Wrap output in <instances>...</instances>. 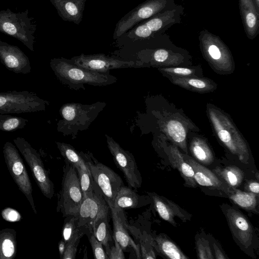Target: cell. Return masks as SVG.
Returning <instances> with one entry per match:
<instances>
[{
    "instance_id": "obj_1",
    "label": "cell",
    "mask_w": 259,
    "mask_h": 259,
    "mask_svg": "<svg viewBox=\"0 0 259 259\" xmlns=\"http://www.w3.org/2000/svg\"><path fill=\"white\" fill-rule=\"evenodd\" d=\"M50 67L58 79L74 90H85L84 84L106 86L117 81V78L109 72H98L76 65L63 57L52 59Z\"/></svg>"
},
{
    "instance_id": "obj_2",
    "label": "cell",
    "mask_w": 259,
    "mask_h": 259,
    "mask_svg": "<svg viewBox=\"0 0 259 259\" xmlns=\"http://www.w3.org/2000/svg\"><path fill=\"white\" fill-rule=\"evenodd\" d=\"M106 105L104 102L91 104H64L59 110L61 119L57 123L58 132L64 136H70L74 139L79 132L89 128Z\"/></svg>"
},
{
    "instance_id": "obj_3",
    "label": "cell",
    "mask_w": 259,
    "mask_h": 259,
    "mask_svg": "<svg viewBox=\"0 0 259 259\" xmlns=\"http://www.w3.org/2000/svg\"><path fill=\"white\" fill-rule=\"evenodd\" d=\"M207 112L220 141L240 160L247 162L249 156L247 145L230 117L211 105H208Z\"/></svg>"
},
{
    "instance_id": "obj_4",
    "label": "cell",
    "mask_w": 259,
    "mask_h": 259,
    "mask_svg": "<svg viewBox=\"0 0 259 259\" xmlns=\"http://www.w3.org/2000/svg\"><path fill=\"white\" fill-rule=\"evenodd\" d=\"M199 47L205 59L215 71L228 74L234 69V62L228 47L217 36L207 29L200 31Z\"/></svg>"
},
{
    "instance_id": "obj_5",
    "label": "cell",
    "mask_w": 259,
    "mask_h": 259,
    "mask_svg": "<svg viewBox=\"0 0 259 259\" xmlns=\"http://www.w3.org/2000/svg\"><path fill=\"white\" fill-rule=\"evenodd\" d=\"M36 25L33 17L29 16V10L14 12L9 9L0 11V32L18 39L31 51L35 37Z\"/></svg>"
},
{
    "instance_id": "obj_6",
    "label": "cell",
    "mask_w": 259,
    "mask_h": 259,
    "mask_svg": "<svg viewBox=\"0 0 259 259\" xmlns=\"http://www.w3.org/2000/svg\"><path fill=\"white\" fill-rule=\"evenodd\" d=\"M83 199L77 172L75 168L65 161L61 188L59 194L57 211L63 216H77L80 206Z\"/></svg>"
},
{
    "instance_id": "obj_7",
    "label": "cell",
    "mask_w": 259,
    "mask_h": 259,
    "mask_svg": "<svg viewBox=\"0 0 259 259\" xmlns=\"http://www.w3.org/2000/svg\"><path fill=\"white\" fill-rule=\"evenodd\" d=\"M81 153L90 169L93 180L109 206H113L119 189L124 185L120 177L112 169L99 162L92 153Z\"/></svg>"
},
{
    "instance_id": "obj_8",
    "label": "cell",
    "mask_w": 259,
    "mask_h": 259,
    "mask_svg": "<svg viewBox=\"0 0 259 259\" xmlns=\"http://www.w3.org/2000/svg\"><path fill=\"white\" fill-rule=\"evenodd\" d=\"M175 0H147L122 17L117 23L113 38L117 39L140 22L159 13L174 8Z\"/></svg>"
},
{
    "instance_id": "obj_9",
    "label": "cell",
    "mask_w": 259,
    "mask_h": 259,
    "mask_svg": "<svg viewBox=\"0 0 259 259\" xmlns=\"http://www.w3.org/2000/svg\"><path fill=\"white\" fill-rule=\"evenodd\" d=\"M48 101L33 92L12 91L0 92V114H20L44 111Z\"/></svg>"
},
{
    "instance_id": "obj_10",
    "label": "cell",
    "mask_w": 259,
    "mask_h": 259,
    "mask_svg": "<svg viewBox=\"0 0 259 259\" xmlns=\"http://www.w3.org/2000/svg\"><path fill=\"white\" fill-rule=\"evenodd\" d=\"M13 141L29 166L42 193L51 199L54 194V184L45 168L40 155L25 139L17 137Z\"/></svg>"
},
{
    "instance_id": "obj_11",
    "label": "cell",
    "mask_w": 259,
    "mask_h": 259,
    "mask_svg": "<svg viewBox=\"0 0 259 259\" xmlns=\"http://www.w3.org/2000/svg\"><path fill=\"white\" fill-rule=\"evenodd\" d=\"M3 154L8 169L17 185L30 203L33 211L36 214L32 197V185L24 164L16 146L7 142L3 147Z\"/></svg>"
},
{
    "instance_id": "obj_12",
    "label": "cell",
    "mask_w": 259,
    "mask_h": 259,
    "mask_svg": "<svg viewBox=\"0 0 259 259\" xmlns=\"http://www.w3.org/2000/svg\"><path fill=\"white\" fill-rule=\"evenodd\" d=\"M109 208L102 192L95 184L94 191L83 197L80 206L77 213L78 226L87 234L93 231L96 220L108 213Z\"/></svg>"
},
{
    "instance_id": "obj_13",
    "label": "cell",
    "mask_w": 259,
    "mask_h": 259,
    "mask_svg": "<svg viewBox=\"0 0 259 259\" xmlns=\"http://www.w3.org/2000/svg\"><path fill=\"white\" fill-rule=\"evenodd\" d=\"M108 149L113 156L115 164L122 172L130 188L141 187L142 178L135 159L131 152L123 149L109 135H105Z\"/></svg>"
},
{
    "instance_id": "obj_14",
    "label": "cell",
    "mask_w": 259,
    "mask_h": 259,
    "mask_svg": "<svg viewBox=\"0 0 259 259\" xmlns=\"http://www.w3.org/2000/svg\"><path fill=\"white\" fill-rule=\"evenodd\" d=\"M69 60L76 65L98 72H107L114 69L136 68L147 65L141 61L121 60L109 57L103 54H81Z\"/></svg>"
},
{
    "instance_id": "obj_15",
    "label": "cell",
    "mask_w": 259,
    "mask_h": 259,
    "mask_svg": "<svg viewBox=\"0 0 259 259\" xmlns=\"http://www.w3.org/2000/svg\"><path fill=\"white\" fill-rule=\"evenodd\" d=\"M223 211L234 239L240 246L249 249L253 240V228L245 216L235 207L223 205Z\"/></svg>"
},
{
    "instance_id": "obj_16",
    "label": "cell",
    "mask_w": 259,
    "mask_h": 259,
    "mask_svg": "<svg viewBox=\"0 0 259 259\" xmlns=\"http://www.w3.org/2000/svg\"><path fill=\"white\" fill-rule=\"evenodd\" d=\"M0 61L8 70L17 74H26L31 67L28 57L17 46L0 40Z\"/></svg>"
},
{
    "instance_id": "obj_17",
    "label": "cell",
    "mask_w": 259,
    "mask_h": 259,
    "mask_svg": "<svg viewBox=\"0 0 259 259\" xmlns=\"http://www.w3.org/2000/svg\"><path fill=\"white\" fill-rule=\"evenodd\" d=\"M184 8L181 5L156 14L143 21L156 35H160L176 24H180Z\"/></svg>"
},
{
    "instance_id": "obj_18",
    "label": "cell",
    "mask_w": 259,
    "mask_h": 259,
    "mask_svg": "<svg viewBox=\"0 0 259 259\" xmlns=\"http://www.w3.org/2000/svg\"><path fill=\"white\" fill-rule=\"evenodd\" d=\"M186 161L192 166L196 183L199 185L214 188L228 195L232 188L228 186L213 171L190 157L187 154H183Z\"/></svg>"
},
{
    "instance_id": "obj_19",
    "label": "cell",
    "mask_w": 259,
    "mask_h": 259,
    "mask_svg": "<svg viewBox=\"0 0 259 259\" xmlns=\"http://www.w3.org/2000/svg\"><path fill=\"white\" fill-rule=\"evenodd\" d=\"M148 194L159 216L173 226H176V218L184 222L190 220L189 213L166 198L153 192H148Z\"/></svg>"
},
{
    "instance_id": "obj_20",
    "label": "cell",
    "mask_w": 259,
    "mask_h": 259,
    "mask_svg": "<svg viewBox=\"0 0 259 259\" xmlns=\"http://www.w3.org/2000/svg\"><path fill=\"white\" fill-rule=\"evenodd\" d=\"M238 5L246 35L252 40L259 33V11L253 0H238Z\"/></svg>"
},
{
    "instance_id": "obj_21",
    "label": "cell",
    "mask_w": 259,
    "mask_h": 259,
    "mask_svg": "<svg viewBox=\"0 0 259 259\" xmlns=\"http://www.w3.org/2000/svg\"><path fill=\"white\" fill-rule=\"evenodd\" d=\"M59 16L65 21L79 25L82 21L86 0H50Z\"/></svg>"
},
{
    "instance_id": "obj_22",
    "label": "cell",
    "mask_w": 259,
    "mask_h": 259,
    "mask_svg": "<svg viewBox=\"0 0 259 259\" xmlns=\"http://www.w3.org/2000/svg\"><path fill=\"white\" fill-rule=\"evenodd\" d=\"M109 208L111 209L113 225L112 237L118 243L123 250L131 246L136 250L138 258H140L139 249L131 238L126 230L127 224L124 217L123 209H115L112 206H109Z\"/></svg>"
},
{
    "instance_id": "obj_23",
    "label": "cell",
    "mask_w": 259,
    "mask_h": 259,
    "mask_svg": "<svg viewBox=\"0 0 259 259\" xmlns=\"http://www.w3.org/2000/svg\"><path fill=\"white\" fill-rule=\"evenodd\" d=\"M175 84L187 90L201 93L213 92L216 83L212 80L197 76H179L163 73Z\"/></svg>"
},
{
    "instance_id": "obj_24",
    "label": "cell",
    "mask_w": 259,
    "mask_h": 259,
    "mask_svg": "<svg viewBox=\"0 0 259 259\" xmlns=\"http://www.w3.org/2000/svg\"><path fill=\"white\" fill-rule=\"evenodd\" d=\"M168 158L171 165L178 170L185 182L187 187H196L197 183L194 177L192 166L186 161L183 154L175 145H170L167 150Z\"/></svg>"
},
{
    "instance_id": "obj_25",
    "label": "cell",
    "mask_w": 259,
    "mask_h": 259,
    "mask_svg": "<svg viewBox=\"0 0 259 259\" xmlns=\"http://www.w3.org/2000/svg\"><path fill=\"white\" fill-rule=\"evenodd\" d=\"M147 197L141 196L131 188L122 186L118 191L113 206L115 209L136 208L148 203Z\"/></svg>"
},
{
    "instance_id": "obj_26",
    "label": "cell",
    "mask_w": 259,
    "mask_h": 259,
    "mask_svg": "<svg viewBox=\"0 0 259 259\" xmlns=\"http://www.w3.org/2000/svg\"><path fill=\"white\" fill-rule=\"evenodd\" d=\"M152 244L157 251L167 258H188L173 241L164 235L160 234L152 239Z\"/></svg>"
},
{
    "instance_id": "obj_27",
    "label": "cell",
    "mask_w": 259,
    "mask_h": 259,
    "mask_svg": "<svg viewBox=\"0 0 259 259\" xmlns=\"http://www.w3.org/2000/svg\"><path fill=\"white\" fill-rule=\"evenodd\" d=\"M235 204L246 211L257 212L258 195L232 188L227 195Z\"/></svg>"
},
{
    "instance_id": "obj_28",
    "label": "cell",
    "mask_w": 259,
    "mask_h": 259,
    "mask_svg": "<svg viewBox=\"0 0 259 259\" xmlns=\"http://www.w3.org/2000/svg\"><path fill=\"white\" fill-rule=\"evenodd\" d=\"M163 127L170 139L187 153L186 131L182 123L179 120L170 119L164 123Z\"/></svg>"
},
{
    "instance_id": "obj_29",
    "label": "cell",
    "mask_w": 259,
    "mask_h": 259,
    "mask_svg": "<svg viewBox=\"0 0 259 259\" xmlns=\"http://www.w3.org/2000/svg\"><path fill=\"white\" fill-rule=\"evenodd\" d=\"M177 55V54L174 53L172 50L163 47L143 50L138 53V57L144 63H162L166 62L170 59H174Z\"/></svg>"
},
{
    "instance_id": "obj_30",
    "label": "cell",
    "mask_w": 259,
    "mask_h": 259,
    "mask_svg": "<svg viewBox=\"0 0 259 259\" xmlns=\"http://www.w3.org/2000/svg\"><path fill=\"white\" fill-rule=\"evenodd\" d=\"M190 150L195 159L199 163L209 165L213 161L214 157L210 148L205 140L199 137H194L190 145Z\"/></svg>"
},
{
    "instance_id": "obj_31",
    "label": "cell",
    "mask_w": 259,
    "mask_h": 259,
    "mask_svg": "<svg viewBox=\"0 0 259 259\" xmlns=\"http://www.w3.org/2000/svg\"><path fill=\"white\" fill-rule=\"evenodd\" d=\"M56 144L65 161L71 164L76 170H89L81 152L79 153L69 144L57 142Z\"/></svg>"
},
{
    "instance_id": "obj_32",
    "label": "cell",
    "mask_w": 259,
    "mask_h": 259,
    "mask_svg": "<svg viewBox=\"0 0 259 259\" xmlns=\"http://www.w3.org/2000/svg\"><path fill=\"white\" fill-rule=\"evenodd\" d=\"M213 172L231 188H237L244 179L243 171L236 166H230L223 168L217 167Z\"/></svg>"
},
{
    "instance_id": "obj_33",
    "label": "cell",
    "mask_w": 259,
    "mask_h": 259,
    "mask_svg": "<svg viewBox=\"0 0 259 259\" xmlns=\"http://www.w3.org/2000/svg\"><path fill=\"white\" fill-rule=\"evenodd\" d=\"M93 231L95 236L105 247L107 250L110 247L112 238L110 233L108 213L98 218L95 222Z\"/></svg>"
},
{
    "instance_id": "obj_34",
    "label": "cell",
    "mask_w": 259,
    "mask_h": 259,
    "mask_svg": "<svg viewBox=\"0 0 259 259\" xmlns=\"http://www.w3.org/2000/svg\"><path fill=\"white\" fill-rule=\"evenodd\" d=\"M66 218L62 234V239L67 244L73 241L80 240L85 233L78 226L77 216L70 215Z\"/></svg>"
},
{
    "instance_id": "obj_35",
    "label": "cell",
    "mask_w": 259,
    "mask_h": 259,
    "mask_svg": "<svg viewBox=\"0 0 259 259\" xmlns=\"http://www.w3.org/2000/svg\"><path fill=\"white\" fill-rule=\"evenodd\" d=\"M11 231L0 232V258H11L15 253L16 243Z\"/></svg>"
},
{
    "instance_id": "obj_36",
    "label": "cell",
    "mask_w": 259,
    "mask_h": 259,
    "mask_svg": "<svg viewBox=\"0 0 259 259\" xmlns=\"http://www.w3.org/2000/svg\"><path fill=\"white\" fill-rule=\"evenodd\" d=\"M27 119L8 114H0V130L5 132L14 131L24 128L28 123Z\"/></svg>"
},
{
    "instance_id": "obj_37",
    "label": "cell",
    "mask_w": 259,
    "mask_h": 259,
    "mask_svg": "<svg viewBox=\"0 0 259 259\" xmlns=\"http://www.w3.org/2000/svg\"><path fill=\"white\" fill-rule=\"evenodd\" d=\"M83 197L91 194L94 190L95 183L90 171L82 169L76 170Z\"/></svg>"
},
{
    "instance_id": "obj_38",
    "label": "cell",
    "mask_w": 259,
    "mask_h": 259,
    "mask_svg": "<svg viewBox=\"0 0 259 259\" xmlns=\"http://www.w3.org/2000/svg\"><path fill=\"white\" fill-rule=\"evenodd\" d=\"M87 235L89 238L94 258L96 259H108V256L103 249V244L97 239L93 231L89 232Z\"/></svg>"
},
{
    "instance_id": "obj_39",
    "label": "cell",
    "mask_w": 259,
    "mask_h": 259,
    "mask_svg": "<svg viewBox=\"0 0 259 259\" xmlns=\"http://www.w3.org/2000/svg\"><path fill=\"white\" fill-rule=\"evenodd\" d=\"M129 35L134 38L142 39H149L157 35L143 22L135 27Z\"/></svg>"
},
{
    "instance_id": "obj_40",
    "label": "cell",
    "mask_w": 259,
    "mask_h": 259,
    "mask_svg": "<svg viewBox=\"0 0 259 259\" xmlns=\"http://www.w3.org/2000/svg\"><path fill=\"white\" fill-rule=\"evenodd\" d=\"M158 70L162 73L179 76H197V69L186 67L159 68Z\"/></svg>"
},
{
    "instance_id": "obj_41",
    "label": "cell",
    "mask_w": 259,
    "mask_h": 259,
    "mask_svg": "<svg viewBox=\"0 0 259 259\" xmlns=\"http://www.w3.org/2000/svg\"><path fill=\"white\" fill-rule=\"evenodd\" d=\"M198 257L201 259L214 258L208 242L204 238H199L196 241Z\"/></svg>"
},
{
    "instance_id": "obj_42",
    "label": "cell",
    "mask_w": 259,
    "mask_h": 259,
    "mask_svg": "<svg viewBox=\"0 0 259 259\" xmlns=\"http://www.w3.org/2000/svg\"><path fill=\"white\" fill-rule=\"evenodd\" d=\"M152 239H149L147 236H143L140 241L142 255L144 258H155V255L151 246Z\"/></svg>"
},
{
    "instance_id": "obj_43",
    "label": "cell",
    "mask_w": 259,
    "mask_h": 259,
    "mask_svg": "<svg viewBox=\"0 0 259 259\" xmlns=\"http://www.w3.org/2000/svg\"><path fill=\"white\" fill-rule=\"evenodd\" d=\"M114 241V245L110 246L109 248L106 250V254L108 256V259H124L125 258L123 249L116 241L113 238Z\"/></svg>"
},
{
    "instance_id": "obj_44",
    "label": "cell",
    "mask_w": 259,
    "mask_h": 259,
    "mask_svg": "<svg viewBox=\"0 0 259 259\" xmlns=\"http://www.w3.org/2000/svg\"><path fill=\"white\" fill-rule=\"evenodd\" d=\"M80 240L71 241L66 244L63 259H74L75 257L77 246Z\"/></svg>"
},
{
    "instance_id": "obj_45",
    "label": "cell",
    "mask_w": 259,
    "mask_h": 259,
    "mask_svg": "<svg viewBox=\"0 0 259 259\" xmlns=\"http://www.w3.org/2000/svg\"><path fill=\"white\" fill-rule=\"evenodd\" d=\"M2 214L4 219L9 222H17L21 219L20 214L17 210L11 208L4 209Z\"/></svg>"
},
{
    "instance_id": "obj_46",
    "label": "cell",
    "mask_w": 259,
    "mask_h": 259,
    "mask_svg": "<svg viewBox=\"0 0 259 259\" xmlns=\"http://www.w3.org/2000/svg\"><path fill=\"white\" fill-rule=\"evenodd\" d=\"M245 189L250 192L258 194L259 193V184L257 181H250L246 184Z\"/></svg>"
},
{
    "instance_id": "obj_47",
    "label": "cell",
    "mask_w": 259,
    "mask_h": 259,
    "mask_svg": "<svg viewBox=\"0 0 259 259\" xmlns=\"http://www.w3.org/2000/svg\"><path fill=\"white\" fill-rule=\"evenodd\" d=\"M213 248L214 250L215 258L218 259H225L227 257L225 255L224 253L222 251L221 249L218 245L214 242L212 244Z\"/></svg>"
},
{
    "instance_id": "obj_48",
    "label": "cell",
    "mask_w": 259,
    "mask_h": 259,
    "mask_svg": "<svg viewBox=\"0 0 259 259\" xmlns=\"http://www.w3.org/2000/svg\"><path fill=\"white\" fill-rule=\"evenodd\" d=\"M66 247V243L65 242V241L62 239L59 243L58 244V249H59V252L60 255V257L61 258H63V256L64 253V251L65 250Z\"/></svg>"
},
{
    "instance_id": "obj_49",
    "label": "cell",
    "mask_w": 259,
    "mask_h": 259,
    "mask_svg": "<svg viewBox=\"0 0 259 259\" xmlns=\"http://www.w3.org/2000/svg\"><path fill=\"white\" fill-rule=\"evenodd\" d=\"M257 10L259 11V0H253Z\"/></svg>"
}]
</instances>
